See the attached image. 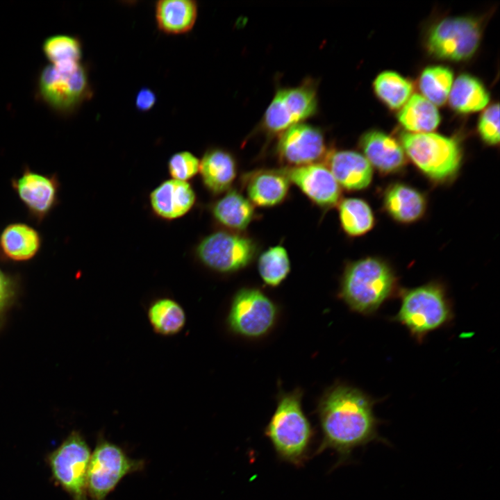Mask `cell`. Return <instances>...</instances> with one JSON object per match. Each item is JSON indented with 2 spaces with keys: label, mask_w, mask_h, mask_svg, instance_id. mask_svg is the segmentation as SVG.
<instances>
[{
  "label": "cell",
  "mask_w": 500,
  "mask_h": 500,
  "mask_svg": "<svg viewBox=\"0 0 500 500\" xmlns=\"http://www.w3.org/2000/svg\"><path fill=\"white\" fill-rule=\"evenodd\" d=\"M374 401L360 390L337 385L330 388L318 405L322 439L316 454L334 450L335 466L349 461L353 451L370 442H390L378 432L380 423L374 413Z\"/></svg>",
  "instance_id": "cell-1"
},
{
  "label": "cell",
  "mask_w": 500,
  "mask_h": 500,
  "mask_svg": "<svg viewBox=\"0 0 500 500\" xmlns=\"http://www.w3.org/2000/svg\"><path fill=\"white\" fill-rule=\"evenodd\" d=\"M396 286L397 277L387 262L366 257L347 265L340 294L351 310L367 315L377 310Z\"/></svg>",
  "instance_id": "cell-2"
},
{
  "label": "cell",
  "mask_w": 500,
  "mask_h": 500,
  "mask_svg": "<svg viewBox=\"0 0 500 500\" xmlns=\"http://www.w3.org/2000/svg\"><path fill=\"white\" fill-rule=\"evenodd\" d=\"M301 395L299 390L282 394L265 430L278 458L297 467L306 460L313 436Z\"/></svg>",
  "instance_id": "cell-3"
},
{
  "label": "cell",
  "mask_w": 500,
  "mask_h": 500,
  "mask_svg": "<svg viewBox=\"0 0 500 500\" xmlns=\"http://www.w3.org/2000/svg\"><path fill=\"white\" fill-rule=\"evenodd\" d=\"M35 94L56 115H72L92 95L86 67L82 62L44 66L37 76Z\"/></svg>",
  "instance_id": "cell-4"
},
{
  "label": "cell",
  "mask_w": 500,
  "mask_h": 500,
  "mask_svg": "<svg viewBox=\"0 0 500 500\" xmlns=\"http://www.w3.org/2000/svg\"><path fill=\"white\" fill-rule=\"evenodd\" d=\"M400 142L406 156L434 181L450 180L460 167L462 151L454 138L435 133L403 132Z\"/></svg>",
  "instance_id": "cell-5"
},
{
  "label": "cell",
  "mask_w": 500,
  "mask_h": 500,
  "mask_svg": "<svg viewBox=\"0 0 500 500\" xmlns=\"http://www.w3.org/2000/svg\"><path fill=\"white\" fill-rule=\"evenodd\" d=\"M451 312L444 289L433 283L406 291L395 319L421 339L449 322Z\"/></svg>",
  "instance_id": "cell-6"
},
{
  "label": "cell",
  "mask_w": 500,
  "mask_h": 500,
  "mask_svg": "<svg viewBox=\"0 0 500 500\" xmlns=\"http://www.w3.org/2000/svg\"><path fill=\"white\" fill-rule=\"evenodd\" d=\"M482 35L481 22L474 17H446L428 31L426 45L435 58L450 61L469 59L477 51Z\"/></svg>",
  "instance_id": "cell-7"
},
{
  "label": "cell",
  "mask_w": 500,
  "mask_h": 500,
  "mask_svg": "<svg viewBox=\"0 0 500 500\" xmlns=\"http://www.w3.org/2000/svg\"><path fill=\"white\" fill-rule=\"evenodd\" d=\"M259 245L243 233L218 231L199 244L197 254L206 267L221 273H233L249 266L258 254Z\"/></svg>",
  "instance_id": "cell-8"
},
{
  "label": "cell",
  "mask_w": 500,
  "mask_h": 500,
  "mask_svg": "<svg viewBox=\"0 0 500 500\" xmlns=\"http://www.w3.org/2000/svg\"><path fill=\"white\" fill-rule=\"evenodd\" d=\"M143 466L142 460L131 458L118 445L99 439L87 474V492L91 500H105L124 477Z\"/></svg>",
  "instance_id": "cell-9"
},
{
  "label": "cell",
  "mask_w": 500,
  "mask_h": 500,
  "mask_svg": "<svg viewBox=\"0 0 500 500\" xmlns=\"http://www.w3.org/2000/svg\"><path fill=\"white\" fill-rule=\"evenodd\" d=\"M91 453L81 433L73 431L49 456L52 474L72 500L87 499V474Z\"/></svg>",
  "instance_id": "cell-10"
},
{
  "label": "cell",
  "mask_w": 500,
  "mask_h": 500,
  "mask_svg": "<svg viewBox=\"0 0 500 500\" xmlns=\"http://www.w3.org/2000/svg\"><path fill=\"white\" fill-rule=\"evenodd\" d=\"M276 317L274 303L256 288H242L234 296L228 317L230 328L249 338L263 335Z\"/></svg>",
  "instance_id": "cell-11"
},
{
  "label": "cell",
  "mask_w": 500,
  "mask_h": 500,
  "mask_svg": "<svg viewBox=\"0 0 500 500\" xmlns=\"http://www.w3.org/2000/svg\"><path fill=\"white\" fill-rule=\"evenodd\" d=\"M317 105L315 90L310 86L279 90L266 110L264 126L272 133H283L312 115Z\"/></svg>",
  "instance_id": "cell-12"
},
{
  "label": "cell",
  "mask_w": 500,
  "mask_h": 500,
  "mask_svg": "<svg viewBox=\"0 0 500 500\" xmlns=\"http://www.w3.org/2000/svg\"><path fill=\"white\" fill-rule=\"evenodd\" d=\"M11 185L29 215L42 222L58 205L60 183L56 174H44L25 166Z\"/></svg>",
  "instance_id": "cell-13"
},
{
  "label": "cell",
  "mask_w": 500,
  "mask_h": 500,
  "mask_svg": "<svg viewBox=\"0 0 500 500\" xmlns=\"http://www.w3.org/2000/svg\"><path fill=\"white\" fill-rule=\"evenodd\" d=\"M328 150L321 131L299 123L281 133L276 153L286 167H300L324 160Z\"/></svg>",
  "instance_id": "cell-14"
},
{
  "label": "cell",
  "mask_w": 500,
  "mask_h": 500,
  "mask_svg": "<svg viewBox=\"0 0 500 500\" xmlns=\"http://www.w3.org/2000/svg\"><path fill=\"white\" fill-rule=\"evenodd\" d=\"M294 184L315 206L323 210L336 206L341 200V188L322 162L283 168Z\"/></svg>",
  "instance_id": "cell-15"
},
{
  "label": "cell",
  "mask_w": 500,
  "mask_h": 500,
  "mask_svg": "<svg viewBox=\"0 0 500 500\" xmlns=\"http://www.w3.org/2000/svg\"><path fill=\"white\" fill-rule=\"evenodd\" d=\"M290 184L283 169H260L242 176L247 198L254 206L260 208L282 203L288 196Z\"/></svg>",
  "instance_id": "cell-16"
},
{
  "label": "cell",
  "mask_w": 500,
  "mask_h": 500,
  "mask_svg": "<svg viewBox=\"0 0 500 500\" xmlns=\"http://www.w3.org/2000/svg\"><path fill=\"white\" fill-rule=\"evenodd\" d=\"M323 163L341 188L358 191L367 188L372 180V167L365 157L351 150H328Z\"/></svg>",
  "instance_id": "cell-17"
},
{
  "label": "cell",
  "mask_w": 500,
  "mask_h": 500,
  "mask_svg": "<svg viewBox=\"0 0 500 500\" xmlns=\"http://www.w3.org/2000/svg\"><path fill=\"white\" fill-rule=\"evenodd\" d=\"M359 146L369 164L383 174L399 172L406 164L401 143L383 131H367L362 135Z\"/></svg>",
  "instance_id": "cell-18"
},
{
  "label": "cell",
  "mask_w": 500,
  "mask_h": 500,
  "mask_svg": "<svg viewBox=\"0 0 500 500\" xmlns=\"http://www.w3.org/2000/svg\"><path fill=\"white\" fill-rule=\"evenodd\" d=\"M42 242L40 233L31 226L10 223L0 233V258L12 262H27L38 253Z\"/></svg>",
  "instance_id": "cell-19"
},
{
  "label": "cell",
  "mask_w": 500,
  "mask_h": 500,
  "mask_svg": "<svg viewBox=\"0 0 500 500\" xmlns=\"http://www.w3.org/2000/svg\"><path fill=\"white\" fill-rule=\"evenodd\" d=\"M196 195L187 181L176 179L165 181L150 194V203L158 216L174 219L185 215L194 206Z\"/></svg>",
  "instance_id": "cell-20"
},
{
  "label": "cell",
  "mask_w": 500,
  "mask_h": 500,
  "mask_svg": "<svg viewBox=\"0 0 500 500\" xmlns=\"http://www.w3.org/2000/svg\"><path fill=\"white\" fill-rule=\"evenodd\" d=\"M383 206L395 221L408 224L417 221L424 215L426 201L419 190L408 185L397 183L385 190Z\"/></svg>",
  "instance_id": "cell-21"
},
{
  "label": "cell",
  "mask_w": 500,
  "mask_h": 500,
  "mask_svg": "<svg viewBox=\"0 0 500 500\" xmlns=\"http://www.w3.org/2000/svg\"><path fill=\"white\" fill-rule=\"evenodd\" d=\"M215 220L228 231L242 233L256 218L255 206L237 190H229L212 206Z\"/></svg>",
  "instance_id": "cell-22"
},
{
  "label": "cell",
  "mask_w": 500,
  "mask_h": 500,
  "mask_svg": "<svg viewBox=\"0 0 500 500\" xmlns=\"http://www.w3.org/2000/svg\"><path fill=\"white\" fill-rule=\"evenodd\" d=\"M199 171L206 188L214 194L229 190L237 176L234 157L221 149L208 150L200 160Z\"/></svg>",
  "instance_id": "cell-23"
},
{
  "label": "cell",
  "mask_w": 500,
  "mask_h": 500,
  "mask_svg": "<svg viewBox=\"0 0 500 500\" xmlns=\"http://www.w3.org/2000/svg\"><path fill=\"white\" fill-rule=\"evenodd\" d=\"M198 15V5L192 0H160L155 5L158 28L169 35L189 32Z\"/></svg>",
  "instance_id": "cell-24"
},
{
  "label": "cell",
  "mask_w": 500,
  "mask_h": 500,
  "mask_svg": "<svg viewBox=\"0 0 500 500\" xmlns=\"http://www.w3.org/2000/svg\"><path fill=\"white\" fill-rule=\"evenodd\" d=\"M489 101L490 94L483 84L468 74H462L456 78L449 94L450 106L460 113L482 110Z\"/></svg>",
  "instance_id": "cell-25"
},
{
  "label": "cell",
  "mask_w": 500,
  "mask_h": 500,
  "mask_svg": "<svg viewBox=\"0 0 500 500\" xmlns=\"http://www.w3.org/2000/svg\"><path fill=\"white\" fill-rule=\"evenodd\" d=\"M397 119L409 133H428L440 122L439 111L433 103L422 95L415 94L401 108Z\"/></svg>",
  "instance_id": "cell-26"
},
{
  "label": "cell",
  "mask_w": 500,
  "mask_h": 500,
  "mask_svg": "<svg viewBox=\"0 0 500 500\" xmlns=\"http://www.w3.org/2000/svg\"><path fill=\"white\" fill-rule=\"evenodd\" d=\"M337 206L340 226L349 236H361L373 228L374 216L365 200L355 197L341 199Z\"/></svg>",
  "instance_id": "cell-27"
},
{
  "label": "cell",
  "mask_w": 500,
  "mask_h": 500,
  "mask_svg": "<svg viewBox=\"0 0 500 500\" xmlns=\"http://www.w3.org/2000/svg\"><path fill=\"white\" fill-rule=\"evenodd\" d=\"M413 88L410 80L392 71L380 73L373 82L377 97L392 110L401 108L412 96Z\"/></svg>",
  "instance_id": "cell-28"
},
{
  "label": "cell",
  "mask_w": 500,
  "mask_h": 500,
  "mask_svg": "<svg viewBox=\"0 0 500 500\" xmlns=\"http://www.w3.org/2000/svg\"><path fill=\"white\" fill-rule=\"evenodd\" d=\"M42 49L50 65L65 66L81 62L82 44L76 36L67 34L51 35L44 40Z\"/></svg>",
  "instance_id": "cell-29"
},
{
  "label": "cell",
  "mask_w": 500,
  "mask_h": 500,
  "mask_svg": "<svg viewBox=\"0 0 500 500\" xmlns=\"http://www.w3.org/2000/svg\"><path fill=\"white\" fill-rule=\"evenodd\" d=\"M453 78L452 71L447 67L434 65L424 68L419 78L422 96L434 105H443L448 99Z\"/></svg>",
  "instance_id": "cell-30"
},
{
  "label": "cell",
  "mask_w": 500,
  "mask_h": 500,
  "mask_svg": "<svg viewBox=\"0 0 500 500\" xmlns=\"http://www.w3.org/2000/svg\"><path fill=\"white\" fill-rule=\"evenodd\" d=\"M286 249L280 244L269 247L258 258V270L263 282L271 287L279 285L290 272Z\"/></svg>",
  "instance_id": "cell-31"
},
{
  "label": "cell",
  "mask_w": 500,
  "mask_h": 500,
  "mask_svg": "<svg viewBox=\"0 0 500 500\" xmlns=\"http://www.w3.org/2000/svg\"><path fill=\"white\" fill-rule=\"evenodd\" d=\"M149 318L156 331L166 335L178 333L185 323L183 309L177 302L169 299L154 302L149 310Z\"/></svg>",
  "instance_id": "cell-32"
},
{
  "label": "cell",
  "mask_w": 500,
  "mask_h": 500,
  "mask_svg": "<svg viewBox=\"0 0 500 500\" xmlns=\"http://www.w3.org/2000/svg\"><path fill=\"white\" fill-rule=\"evenodd\" d=\"M200 160L187 151L173 154L168 162V169L173 179L186 181L199 171Z\"/></svg>",
  "instance_id": "cell-33"
},
{
  "label": "cell",
  "mask_w": 500,
  "mask_h": 500,
  "mask_svg": "<svg viewBox=\"0 0 500 500\" xmlns=\"http://www.w3.org/2000/svg\"><path fill=\"white\" fill-rule=\"evenodd\" d=\"M478 133L482 140L490 146L499 143V105L493 103L481 115L478 122Z\"/></svg>",
  "instance_id": "cell-34"
},
{
  "label": "cell",
  "mask_w": 500,
  "mask_h": 500,
  "mask_svg": "<svg viewBox=\"0 0 500 500\" xmlns=\"http://www.w3.org/2000/svg\"><path fill=\"white\" fill-rule=\"evenodd\" d=\"M18 290L17 278L0 269V325L6 311L13 303Z\"/></svg>",
  "instance_id": "cell-35"
},
{
  "label": "cell",
  "mask_w": 500,
  "mask_h": 500,
  "mask_svg": "<svg viewBox=\"0 0 500 500\" xmlns=\"http://www.w3.org/2000/svg\"><path fill=\"white\" fill-rule=\"evenodd\" d=\"M156 101V95L154 92L147 88L140 89L135 100V104L137 109L140 111H148L151 110L155 105Z\"/></svg>",
  "instance_id": "cell-36"
}]
</instances>
